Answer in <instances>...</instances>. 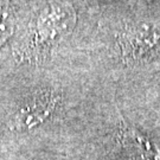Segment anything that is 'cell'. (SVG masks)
<instances>
[{
  "instance_id": "cell-4",
  "label": "cell",
  "mask_w": 160,
  "mask_h": 160,
  "mask_svg": "<svg viewBox=\"0 0 160 160\" xmlns=\"http://www.w3.org/2000/svg\"><path fill=\"white\" fill-rule=\"evenodd\" d=\"M120 139L132 160H160V141L137 128L123 123Z\"/></svg>"
},
{
  "instance_id": "cell-5",
  "label": "cell",
  "mask_w": 160,
  "mask_h": 160,
  "mask_svg": "<svg viewBox=\"0 0 160 160\" xmlns=\"http://www.w3.org/2000/svg\"><path fill=\"white\" fill-rule=\"evenodd\" d=\"M14 30V18L7 6L0 5V48L11 37Z\"/></svg>"
},
{
  "instance_id": "cell-3",
  "label": "cell",
  "mask_w": 160,
  "mask_h": 160,
  "mask_svg": "<svg viewBox=\"0 0 160 160\" xmlns=\"http://www.w3.org/2000/svg\"><path fill=\"white\" fill-rule=\"evenodd\" d=\"M59 101L61 96L53 92H46L36 96L18 110L13 118V129L25 132L38 127L53 113Z\"/></svg>"
},
{
  "instance_id": "cell-2",
  "label": "cell",
  "mask_w": 160,
  "mask_h": 160,
  "mask_svg": "<svg viewBox=\"0 0 160 160\" xmlns=\"http://www.w3.org/2000/svg\"><path fill=\"white\" fill-rule=\"evenodd\" d=\"M125 61H145L160 52V22L143 23L127 29L119 38Z\"/></svg>"
},
{
  "instance_id": "cell-1",
  "label": "cell",
  "mask_w": 160,
  "mask_h": 160,
  "mask_svg": "<svg viewBox=\"0 0 160 160\" xmlns=\"http://www.w3.org/2000/svg\"><path fill=\"white\" fill-rule=\"evenodd\" d=\"M76 24V12L70 5L51 6L40 14L31 28L28 38L20 45L22 59H42L52 46L68 36Z\"/></svg>"
}]
</instances>
